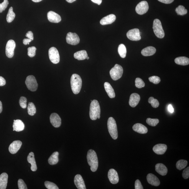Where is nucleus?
Here are the masks:
<instances>
[{
  "mask_svg": "<svg viewBox=\"0 0 189 189\" xmlns=\"http://www.w3.org/2000/svg\"><path fill=\"white\" fill-rule=\"evenodd\" d=\"M132 129L135 131L140 134H146L148 132L147 127L140 123H136L134 125Z\"/></svg>",
  "mask_w": 189,
  "mask_h": 189,
  "instance_id": "obj_22",
  "label": "nucleus"
},
{
  "mask_svg": "<svg viewBox=\"0 0 189 189\" xmlns=\"http://www.w3.org/2000/svg\"><path fill=\"white\" fill-rule=\"evenodd\" d=\"M49 57L51 61L54 64L59 63L60 57L58 51L55 47L50 48L49 50Z\"/></svg>",
  "mask_w": 189,
  "mask_h": 189,
  "instance_id": "obj_8",
  "label": "nucleus"
},
{
  "mask_svg": "<svg viewBox=\"0 0 189 189\" xmlns=\"http://www.w3.org/2000/svg\"><path fill=\"white\" fill-rule=\"evenodd\" d=\"M104 87L109 98L111 99L115 98V94L111 84L108 82H106L104 83Z\"/></svg>",
  "mask_w": 189,
  "mask_h": 189,
  "instance_id": "obj_27",
  "label": "nucleus"
},
{
  "mask_svg": "<svg viewBox=\"0 0 189 189\" xmlns=\"http://www.w3.org/2000/svg\"><path fill=\"white\" fill-rule=\"evenodd\" d=\"M140 98L139 94L137 93H133L130 95L129 104L130 106L133 108L136 107L139 103L140 101Z\"/></svg>",
  "mask_w": 189,
  "mask_h": 189,
  "instance_id": "obj_19",
  "label": "nucleus"
},
{
  "mask_svg": "<svg viewBox=\"0 0 189 189\" xmlns=\"http://www.w3.org/2000/svg\"><path fill=\"white\" fill-rule=\"evenodd\" d=\"M148 102L151 105V106L154 108H157L159 105V101L157 99H154L153 97H150L148 99Z\"/></svg>",
  "mask_w": 189,
  "mask_h": 189,
  "instance_id": "obj_37",
  "label": "nucleus"
},
{
  "mask_svg": "<svg viewBox=\"0 0 189 189\" xmlns=\"http://www.w3.org/2000/svg\"><path fill=\"white\" fill-rule=\"evenodd\" d=\"M32 40L29 39H24L23 41V43L25 45H29L30 42L32 41Z\"/></svg>",
  "mask_w": 189,
  "mask_h": 189,
  "instance_id": "obj_51",
  "label": "nucleus"
},
{
  "mask_svg": "<svg viewBox=\"0 0 189 189\" xmlns=\"http://www.w3.org/2000/svg\"><path fill=\"white\" fill-rule=\"evenodd\" d=\"M74 182L78 189H86V188L83 179L80 175H75Z\"/></svg>",
  "mask_w": 189,
  "mask_h": 189,
  "instance_id": "obj_16",
  "label": "nucleus"
},
{
  "mask_svg": "<svg viewBox=\"0 0 189 189\" xmlns=\"http://www.w3.org/2000/svg\"><path fill=\"white\" fill-rule=\"evenodd\" d=\"M18 186L19 189H27V186L24 182V181L22 179H19L18 181Z\"/></svg>",
  "mask_w": 189,
  "mask_h": 189,
  "instance_id": "obj_45",
  "label": "nucleus"
},
{
  "mask_svg": "<svg viewBox=\"0 0 189 189\" xmlns=\"http://www.w3.org/2000/svg\"><path fill=\"white\" fill-rule=\"evenodd\" d=\"M16 46V43L14 40H10L7 42L6 46V52L7 57L11 58L14 57V50Z\"/></svg>",
  "mask_w": 189,
  "mask_h": 189,
  "instance_id": "obj_9",
  "label": "nucleus"
},
{
  "mask_svg": "<svg viewBox=\"0 0 189 189\" xmlns=\"http://www.w3.org/2000/svg\"><path fill=\"white\" fill-rule=\"evenodd\" d=\"M158 1L165 4H169L172 3L174 0H158Z\"/></svg>",
  "mask_w": 189,
  "mask_h": 189,
  "instance_id": "obj_50",
  "label": "nucleus"
},
{
  "mask_svg": "<svg viewBox=\"0 0 189 189\" xmlns=\"http://www.w3.org/2000/svg\"><path fill=\"white\" fill-rule=\"evenodd\" d=\"M135 86L137 88H141L144 87L145 84L142 79L137 78L135 80Z\"/></svg>",
  "mask_w": 189,
  "mask_h": 189,
  "instance_id": "obj_39",
  "label": "nucleus"
},
{
  "mask_svg": "<svg viewBox=\"0 0 189 189\" xmlns=\"http://www.w3.org/2000/svg\"><path fill=\"white\" fill-rule=\"evenodd\" d=\"M26 36L28 39L31 40L32 41L34 39V34L31 31H28L26 35Z\"/></svg>",
  "mask_w": 189,
  "mask_h": 189,
  "instance_id": "obj_48",
  "label": "nucleus"
},
{
  "mask_svg": "<svg viewBox=\"0 0 189 189\" xmlns=\"http://www.w3.org/2000/svg\"><path fill=\"white\" fill-rule=\"evenodd\" d=\"M147 182L150 185L155 186H159L160 181L156 176L152 173H149L147 176Z\"/></svg>",
  "mask_w": 189,
  "mask_h": 189,
  "instance_id": "obj_20",
  "label": "nucleus"
},
{
  "mask_svg": "<svg viewBox=\"0 0 189 189\" xmlns=\"http://www.w3.org/2000/svg\"><path fill=\"white\" fill-rule=\"evenodd\" d=\"M108 178L110 182L116 184L119 182V177L116 171L114 169H111L108 172Z\"/></svg>",
  "mask_w": 189,
  "mask_h": 189,
  "instance_id": "obj_13",
  "label": "nucleus"
},
{
  "mask_svg": "<svg viewBox=\"0 0 189 189\" xmlns=\"http://www.w3.org/2000/svg\"><path fill=\"white\" fill-rule=\"evenodd\" d=\"M6 80L3 77L0 76V86H2L6 85Z\"/></svg>",
  "mask_w": 189,
  "mask_h": 189,
  "instance_id": "obj_49",
  "label": "nucleus"
},
{
  "mask_svg": "<svg viewBox=\"0 0 189 189\" xmlns=\"http://www.w3.org/2000/svg\"><path fill=\"white\" fill-rule=\"evenodd\" d=\"M101 109L99 102L94 99L92 101L90 105V118L92 120H96L97 119L100 118Z\"/></svg>",
  "mask_w": 189,
  "mask_h": 189,
  "instance_id": "obj_3",
  "label": "nucleus"
},
{
  "mask_svg": "<svg viewBox=\"0 0 189 189\" xmlns=\"http://www.w3.org/2000/svg\"><path fill=\"white\" fill-rule=\"evenodd\" d=\"M153 29L155 34L158 38L162 39L164 37L165 32L163 28L162 23L159 19H156L154 20L153 23Z\"/></svg>",
  "mask_w": 189,
  "mask_h": 189,
  "instance_id": "obj_5",
  "label": "nucleus"
},
{
  "mask_svg": "<svg viewBox=\"0 0 189 189\" xmlns=\"http://www.w3.org/2000/svg\"><path fill=\"white\" fill-rule=\"evenodd\" d=\"M108 131L111 136L114 140L118 138V131L116 122L112 117H109L107 123Z\"/></svg>",
  "mask_w": 189,
  "mask_h": 189,
  "instance_id": "obj_4",
  "label": "nucleus"
},
{
  "mask_svg": "<svg viewBox=\"0 0 189 189\" xmlns=\"http://www.w3.org/2000/svg\"><path fill=\"white\" fill-rule=\"evenodd\" d=\"M27 99L25 97L22 96L20 98L19 101V103L20 107L22 108L25 109L27 107Z\"/></svg>",
  "mask_w": 189,
  "mask_h": 189,
  "instance_id": "obj_42",
  "label": "nucleus"
},
{
  "mask_svg": "<svg viewBox=\"0 0 189 189\" xmlns=\"http://www.w3.org/2000/svg\"><path fill=\"white\" fill-rule=\"evenodd\" d=\"M50 120L52 126L56 128L61 126V119L57 113H53L50 115Z\"/></svg>",
  "mask_w": 189,
  "mask_h": 189,
  "instance_id": "obj_15",
  "label": "nucleus"
},
{
  "mask_svg": "<svg viewBox=\"0 0 189 189\" xmlns=\"http://www.w3.org/2000/svg\"><path fill=\"white\" fill-rule=\"evenodd\" d=\"M123 72V70L122 66L116 64L110 71V74L112 80L116 81L122 77Z\"/></svg>",
  "mask_w": 189,
  "mask_h": 189,
  "instance_id": "obj_6",
  "label": "nucleus"
},
{
  "mask_svg": "<svg viewBox=\"0 0 189 189\" xmlns=\"http://www.w3.org/2000/svg\"><path fill=\"white\" fill-rule=\"evenodd\" d=\"M8 176L6 173H2L0 175V189L6 188Z\"/></svg>",
  "mask_w": 189,
  "mask_h": 189,
  "instance_id": "obj_26",
  "label": "nucleus"
},
{
  "mask_svg": "<svg viewBox=\"0 0 189 189\" xmlns=\"http://www.w3.org/2000/svg\"><path fill=\"white\" fill-rule=\"evenodd\" d=\"M37 48L35 47L32 46L28 48V55L30 58L34 57L35 55V52Z\"/></svg>",
  "mask_w": 189,
  "mask_h": 189,
  "instance_id": "obj_41",
  "label": "nucleus"
},
{
  "mask_svg": "<svg viewBox=\"0 0 189 189\" xmlns=\"http://www.w3.org/2000/svg\"><path fill=\"white\" fill-rule=\"evenodd\" d=\"M149 9V5L147 1H143L137 4L136 7L137 13L143 15L146 13Z\"/></svg>",
  "mask_w": 189,
  "mask_h": 189,
  "instance_id": "obj_12",
  "label": "nucleus"
},
{
  "mask_svg": "<svg viewBox=\"0 0 189 189\" xmlns=\"http://www.w3.org/2000/svg\"><path fill=\"white\" fill-rule=\"evenodd\" d=\"M87 57L88 54L85 50L79 51L74 54V57L78 60H85Z\"/></svg>",
  "mask_w": 189,
  "mask_h": 189,
  "instance_id": "obj_29",
  "label": "nucleus"
},
{
  "mask_svg": "<svg viewBox=\"0 0 189 189\" xmlns=\"http://www.w3.org/2000/svg\"><path fill=\"white\" fill-rule=\"evenodd\" d=\"M167 149V145L164 144H159L156 145L153 147V151L157 155H163Z\"/></svg>",
  "mask_w": 189,
  "mask_h": 189,
  "instance_id": "obj_18",
  "label": "nucleus"
},
{
  "mask_svg": "<svg viewBox=\"0 0 189 189\" xmlns=\"http://www.w3.org/2000/svg\"><path fill=\"white\" fill-rule=\"evenodd\" d=\"M2 102L0 101V114L2 113Z\"/></svg>",
  "mask_w": 189,
  "mask_h": 189,
  "instance_id": "obj_54",
  "label": "nucleus"
},
{
  "mask_svg": "<svg viewBox=\"0 0 189 189\" xmlns=\"http://www.w3.org/2000/svg\"><path fill=\"white\" fill-rule=\"evenodd\" d=\"M22 145V143L20 140H15L10 145L9 147V151L11 154H16L20 149Z\"/></svg>",
  "mask_w": 189,
  "mask_h": 189,
  "instance_id": "obj_14",
  "label": "nucleus"
},
{
  "mask_svg": "<svg viewBox=\"0 0 189 189\" xmlns=\"http://www.w3.org/2000/svg\"><path fill=\"white\" fill-rule=\"evenodd\" d=\"M28 113L30 116H34L36 112L35 106L32 103H30L27 107Z\"/></svg>",
  "mask_w": 189,
  "mask_h": 189,
  "instance_id": "obj_35",
  "label": "nucleus"
},
{
  "mask_svg": "<svg viewBox=\"0 0 189 189\" xmlns=\"http://www.w3.org/2000/svg\"><path fill=\"white\" fill-rule=\"evenodd\" d=\"M127 38L132 41H137L141 39L139 30L138 29H134L129 30L127 32Z\"/></svg>",
  "mask_w": 189,
  "mask_h": 189,
  "instance_id": "obj_11",
  "label": "nucleus"
},
{
  "mask_svg": "<svg viewBox=\"0 0 189 189\" xmlns=\"http://www.w3.org/2000/svg\"><path fill=\"white\" fill-rule=\"evenodd\" d=\"M118 50L119 54L121 58H124L126 57L127 49L124 44H121L119 46Z\"/></svg>",
  "mask_w": 189,
  "mask_h": 189,
  "instance_id": "obj_33",
  "label": "nucleus"
},
{
  "mask_svg": "<svg viewBox=\"0 0 189 189\" xmlns=\"http://www.w3.org/2000/svg\"><path fill=\"white\" fill-rule=\"evenodd\" d=\"M155 170L158 173L162 176L167 175L168 172L167 168L164 165L161 163H158L155 166Z\"/></svg>",
  "mask_w": 189,
  "mask_h": 189,
  "instance_id": "obj_25",
  "label": "nucleus"
},
{
  "mask_svg": "<svg viewBox=\"0 0 189 189\" xmlns=\"http://www.w3.org/2000/svg\"><path fill=\"white\" fill-rule=\"evenodd\" d=\"M87 159L90 169L93 172H96L98 168L99 162L98 156L93 150H89L87 155Z\"/></svg>",
  "mask_w": 189,
  "mask_h": 189,
  "instance_id": "obj_1",
  "label": "nucleus"
},
{
  "mask_svg": "<svg viewBox=\"0 0 189 189\" xmlns=\"http://www.w3.org/2000/svg\"><path fill=\"white\" fill-rule=\"evenodd\" d=\"M9 3L8 0H4L2 3L0 4V13H2L5 11L8 6Z\"/></svg>",
  "mask_w": 189,
  "mask_h": 189,
  "instance_id": "obj_43",
  "label": "nucleus"
},
{
  "mask_svg": "<svg viewBox=\"0 0 189 189\" xmlns=\"http://www.w3.org/2000/svg\"><path fill=\"white\" fill-rule=\"evenodd\" d=\"M147 123L150 126L155 127L159 123V120L158 119H152L148 118L147 119Z\"/></svg>",
  "mask_w": 189,
  "mask_h": 189,
  "instance_id": "obj_38",
  "label": "nucleus"
},
{
  "mask_svg": "<svg viewBox=\"0 0 189 189\" xmlns=\"http://www.w3.org/2000/svg\"><path fill=\"white\" fill-rule=\"evenodd\" d=\"M175 11L178 15L183 16L187 14V10L185 9L184 6H179L175 9Z\"/></svg>",
  "mask_w": 189,
  "mask_h": 189,
  "instance_id": "obj_36",
  "label": "nucleus"
},
{
  "mask_svg": "<svg viewBox=\"0 0 189 189\" xmlns=\"http://www.w3.org/2000/svg\"><path fill=\"white\" fill-rule=\"evenodd\" d=\"M76 1V0H66V1L69 2V3H72Z\"/></svg>",
  "mask_w": 189,
  "mask_h": 189,
  "instance_id": "obj_55",
  "label": "nucleus"
},
{
  "mask_svg": "<svg viewBox=\"0 0 189 189\" xmlns=\"http://www.w3.org/2000/svg\"><path fill=\"white\" fill-rule=\"evenodd\" d=\"M156 52V50L155 48L152 46H149L143 49L142 50L141 53L143 55L147 57L154 55Z\"/></svg>",
  "mask_w": 189,
  "mask_h": 189,
  "instance_id": "obj_28",
  "label": "nucleus"
},
{
  "mask_svg": "<svg viewBox=\"0 0 189 189\" xmlns=\"http://www.w3.org/2000/svg\"><path fill=\"white\" fill-rule=\"evenodd\" d=\"M13 127L14 131L20 132L24 130L25 125L24 123L20 119L14 120Z\"/></svg>",
  "mask_w": 189,
  "mask_h": 189,
  "instance_id": "obj_24",
  "label": "nucleus"
},
{
  "mask_svg": "<svg viewBox=\"0 0 189 189\" xmlns=\"http://www.w3.org/2000/svg\"><path fill=\"white\" fill-rule=\"evenodd\" d=\"M168 110L170 113H172L174 111V109L172 105L169 104L168 107Z\"/></svg>",
  "mask_w": 189,
  "mask_h": 189,
  "instance_id": "obj_52",
  "label": "nucleus"
},
{
  "mask_svg": "<svg viewBox=\"0 0 189 189\" xmlns=\"http://www.w3.org/2000/svg\"><path fill=\"white\" fill-rule=\"evenodd\" d=\"M27 160L28 162L31 165V170L32 171L35 172L37 171V167L36 163L34 152H30L28 155Z\"/></svg>",
  "mask_w": 189,
  "mask_h": 189,
  "instance_id": "obj_23",
  "label": "nucleus"
},
{
  "mask_svg": "<svg viewBox=\"0 0 189 189\" xmlns=\"http://www.w3.org/2000/svg\"><path fill=\"white\" fill-rule=\"evenodd\" d=\"M116 19V16L114 14H111L102 18L100 23L103 25L111 24L115 21Z\"/></svg>",
  "mask_w": 189,
  "mask_h": 189,
  "instance_id": "obj_21",
  "label": "nucleus"
},
{
  "mask_svg": "<svg viewBox=\"0 0 189 189\" xmlns=\"http://www.w3.org/2000/svg\"><path fill=\"white\" fill-rule=\"evenodd\" d=\"M91 1L99 5H100L102 2V0H91Z\"/></svg>",
  "mask_w": 189,
  "mask_h": 189,
  "instance_id": "obj_53",
  "label": "nucleus"
},
{
  "mask_svg": "<svg viewBox=\"0 0 189 189\" xmlns=\"http://www.w3.org/2000/svg\"><path fill=\"white\" fill-rule=\"evenodd\" d=\"M45 187L48 189H58L57 186L54 183L49 181H46L45 182Z\"/></svg>",
  "mask_w": 189,
  "mask_h": 189,
  "instance_id": "obj_40",
  "label": "nucleus"
},
{
  "mask_svg": "<svg viewBox=\"0 0 189 189\" xmlns=\"http://www.w3.org/2000/svg\"><path fill=\"white\" fill-rule=\"evenodd\" d=\"M66 39L68 44L72 45H78L80 41V38L77 34L70 32L68 33Z\"/></svg>",
  "mask_w": 189,
  "mask_h": 189,
  "instance_id": "obj_10",
  "label": "nucleus"
},
{
  "mask_svg": "<svg viewBox=\"0 0 189 189\" xmlns=\"http://www.w3.org/2000/svg\"><path fill=\"white\" fill-rule=\"evenodd\" d=\"M25 84L28 89L31 91H35L37 89L38 84L34 76H28L25 81Z\"/></svg>",
  "mask_w": 189,
  "mask_h": 189,
  "instance_id": "obj_7",
  "label": "nucleus"
},
{
  "mask_svg": "<svg viewBox=\"0 0 189 189\" xmlns=\"http://www.w3.org/2000/svg\"><path fill=\"white\" fill-rule=\"evenodd\" d=\"M58 155L59 153L58 152H54L50 156L48 160V162L50 165H54L57 164L58 162Z\"/></svg>",
  "mask_w": 189,
  "mask_h": 189,
  "instance_id": "obj_31",
  "label": "nucleus"
},
{
  "mask_svg": "<svg viewBox=\"0 0 189 189\" xmlns=\"http://www.w3.org/2000/svg\"><path fill=\"white\" fill-rule=\"evenodd\" d=\"M71 90L75 94H78L80 92L82 86V80L80 76L77 74H73L70 79Z\"/></svg>",
  "mask_w": 189,
  "mask_h": 189,
  "instance_id": "obj_2",
  "label": "nucleus"
},
{
  "mask_svg": "<svg viewBox=\"0 0 189 189\" xmlns=\"http://www.w3.org/2000/svg\"><path fill=\"white\" fill-rule=\"evenodd\" d=\"M47 18L50 22L56 23L59 22L61 20L60 15L53 11H50L48 13Z\"/></svg>",
  "mask_w": 189,
  "mask_h": 189,
  "instance_id": "obj_17",
  "label": "nucleus"
},
{
  "mask_svg": "<svg viewBox=\"0 0 189 189\" xmlns=\"http://www.w3.org/2000/svg\"><path fill=\"white\" fill-rule=\"evenodd\" d=\"M175 62L177 64L182 66H186L189 65V59L187 57H181L175 58Z\"/></svg>",
  "mask_w": 189,
  "mask_h": 189,
  "instance_id": "obj_30",
  "label": "nucleus"
},
{
  "mask_svg": "<svg viewBox=\"0 0 189 189\" xmlns=\"http://www.w3.org/2000/svg\"><path fill=\"white\" fill-rule=\"evenodd\" d=\"M149 80L151 82L155 84H158L160 83L161 80L160 78L157 76H152L149 78Z\"/></svg>",
  "mask_w": 189,
  "mask_h": 189,
  "instance_id": "obj_44",
  "label": "nucleus"
},
{
  "mask_svg": "<svg viewBox=\"0 0 189 189\" xmlns=\"http://www.w3.org/2000/svg\"><path fill=\"white\" fill-rule=\"evenodd\" d=\"M135 189H143L142 183L139 180H137L135 183Z\"/></svg>",
  "mask_w": 189,
  "mask_h": 189,
  "instance_id": "obj_47",
  "label": "nucleus"
},
{
  "mask_svg": "<svg viewBox=\"0 0 189 189\" xmlns=\"http://www.w3.org/2000/svg\"><path fill=\"white\" fill-rule=\"evenodd\" d=\"M188 162L187 160H180L177 162L176 167L178 170H181L185 168Z\"/></svg>",
  "mask_w": 189,
  "mask_h": 189,
  "instance_id": "obj_34",
  "label": "nucleus"
},
{
  "mask_svg": "<svg viewBox=\"0 0 189 189\" xmlns=\"http://www.w3.org/2000/svg\"><path fill=\"white\" fill-rule=\"evenodd\" d=\"M16 14L13 12V7H10L6 16V20L8 23L12 22L15 18Z\"/></svg>",
  "mask_w": 189,
  "mask_h": 189,
  "instance_id": "obj_32",
  "label": "nucleus"
},
{
  "mask_svg": "<svg viewBox=\"0 0 189 189\" xmlns=\"http://www.w3.org/2000/svg\"><path fill=\"white\" fill-rule=\"evenodd\" d=\"M183 177L185 179H188L189 177V167H188L183 170L182 174Z\"/></svg>",
  "mask_w": 189,
  "mask_h": 189,
  "instance_id": "obj_46",
  "label": "nucleus"
},
{
  "mask_svg": "<svg viewBox=\"0 0 189 189\" xmlns=\"http://www.w3.org/2000/svg\"><path fill=\"white\" fill-rule=\"evenodd\" d=\"M33 2H39L42 1V0H32Z\"/></svg>",
  "mask_w": 189,
  "mask_h": 189,
  "instance_id": "obj_56",
  "label": "nucleus"
},
{
  "mask_svg": "<svg viewBox=\"0 0 189 189\" xmlns=\"http://www.w3.org/2000/svg\"><path fill=\"white\" fill-rule=\"evenodd\" d=\"M89 57H87L86 58V59H87V60L89 59Z\"/></svg>",
  "mask_w": 189,
  "mask_h": 189,
  "instance_id": "obj_57",
  "label": "nucleus"
}]
</instances>
